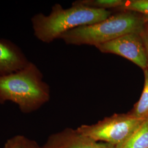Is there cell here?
I'll return each mask as SVG.
<instances>
[{
    "instance_id": "cell-1",
    "label": "cell",
    "mask_w": 148,
    "mask_h": 148,
    "mask_svg": "<svg viewBox=\"0 0 148 148\" xmlns=\"http://www.w3.org/2000/svg\"><path fill=\"white\" fill-rule=\"evenodd\" d=\"M111 14L109 10L90 8L75 1L67 9L56 3L49 15L38 13L33 16L31 21L34 36L42 42L49 43L68 31L101 22Z\"/></svg>"
},
{
    "instance_id": "cell-2",
    "label": "cell",
    "mask_w": 148,
    "mask_h": 148,
    "mask_svg": "<svg viewBox=\"0 0 148 148\" xmlns=\"http://www.w3.org/2000/svg\"><path fill=\"white\" fill-rule=\"evenodd\" d=\"M50 99V89L38 68L32 62L15 73L0 76V104L12 101L21 112L32 113Z\"/></svg>"
},
{
    "instance_id": "cell-3",
    "label": "cell",
    "mask_w": 148,
    "mask_h": 148,
    "mask_svg": "<svg viewBox=\"0 0 148 148\" xmlns=\"http://www.w3.org/2000/svg\"><path fill=\"white\" fill-rule=\"evenodd\" d=\"M148 24L147 19L138 13L120 11L101 22L71 29L59 38L68 45L97 47L128 34H142Z\"/></svg>"
},
{
    "instance_id": "cell-4",
    "label": "cell",
    "mask_w": 148,
    "mask_h": 148,
    "mask_svg": "<svg viewBox=\"0 0 148 148\" xmlns=\"http://www.w3.org/2000/svg\"><path fill=\"white\" fill-rule=\"evenodd\" d=\"M145 120L126 114H114L95 124L84 125L77 128L81 134L97 142L116 147L123 143Z\"/></svg>"
},
{
    "instance_id": "cell-5",
    "label": "cell",
    "mask_w": 148,
    "mask_h": 148,
    "mask_svg": "<svg viewBox=\"0 0 148 148\" xmlns=\"http://www.w3.org/2000/svg\"><path fill=\"white\" fill-rule=\"evenodd\" d=\"M95 47L102 53L114 54L127 59L143 71L148 68L147 53L140 34H128Z\"/></svg>"
},
{
    "instance_id": "cell-6",
    "label": "cell",
    "mask_w": 148,
    "mask_h": 148,
    "mask_svg": "<svg viewBox=\"0 0 148 148\" xmlns=\"http://www.w3.org/2000/svg\"><path fill=\"white\" fill-rule=\"evenodd\" d=\"M42 148H116L114 145L97 142L79 133L77 129L66 128L48 138Z\"/></svg>"
},
{
    "instance_id": "cell-7",
    "label": "cell",
    "mask_w": 148,
    "mask_h": 148,
    "mask_svg": "<svg viewBox=\"0 0 148 148\" xmlns=\"http://www.w3.org/2000/svg\"><path fill=\"white\" fill-rule=\"evenodd\" d=\"M30 62L25 53L15 43L8 39L0 38V76L23 69Z\"/></svg>"
},
{
    "instance_id": "cell-8",
    "label": "cell",
    "mask_w": 148,
    "mask_h": 148,
    "mask_svg": "<svg viewBox=\"0 0 148 148\" xmlns=\"http://www.w3.org/2000/svg\"><path fill=\"white\" fill-rule=\"evenodd\" d=\"M116 148H148V121L145 120L142 125Z\"/></svg>"
},
{
    "instance_id": "cell-9",
    "label": "cell",
    "mask_w": 148,
    "mask_h": 148,
    "mask_svg": "<svg viewBox=\"0 0 148 148\" xmlns=\"http://www.w3.org/2000/svg\"><path fill=\"white\" fill-rule=\"evenodd\" d=\"M144 84L139 101L128 113L133 117L144 120H148V69L144 70Z\"/></svg>"
},
{
    "instance_id": "cell-10",
    "label": "cell",
    "mask_w": 148,
    "mask_h": 148,
    "mask_svg": "<svg viewBox=\"0 0 148 148\" xmlns=\"http://www.w3.org/2000/svg\"><path fill=\"white\" fill-rule=\"evenodd\" d=\"M123 0H82L76 3L90 8L106 10L115 9L117 11L121 7Z\"/></svg>"
},
{
    "instance_id": "cell-11",
    "label": "cell",
    "mask_w": 148,
    "mask_h": 148,
    "mask_svg": "<svg viewBox=\"0 0 148 148\" xmlns=\"http://www.w3.org/2000/svg\"><path fill=\"white\" fill-rule=\"evenodd\" d=\"M117 11L137 12L144 16L148 21V0H123Z\"/></svg>"
},
{
    "instance_id": "cell-12",
    "label": "cell",
    "mask_w": 148,
    "mask_h": 148,
    "mask_svg": "<svg viewBox=\"0 0 148 148\" xmlns=\"http://www.w3.org/2000/svg\"><path fill=\"white\" fill-rule=\"evenodd\" d=\"M23 138L24 136L16 135L8 139L3 148H23Z\"/></svg>"
},
{
    "instance_id": "cell-13",
    "label": "cell",
    "mask_w": 148,
    "mask_h": 148,
    "mask_svg": "<svg viewBox=\"0 0 148 148\" xmlns=\"http://www.w3.org/2000/svg\"><path fill=\"white\" fill-rule=\"evenodd\" d=\"M23 148H42V147H40L36 141L24 136Z\"/></svg>"
},
{
    "instance_id": "cell-14",
    "label": "cell",
    "mask_w": 148,
    "mask_h": 148,
    "mask_svg": "<svg viewBox=\"0 0 148 148\" xmlns=\"http://www.w3.org/2000/svg\"><path fill=\"white\" fill-rule=\"evenodd\" d=\"M142 37H143V41L144 42V45L146 48L147 53V58H148V24L146 27L145 30L144 32L142 34Z\"/></svg>"
},
{
    "instance_id": "cell-15",
    "label": "cell",
    "mask_w": 148,
    "mask_h": 148,
    "mask_svg": "<svg viewBox=\"0 0 148 148\" xmlns=\"http://www.w3.org/2000/svg\"></svg>"
}]
</instances>
